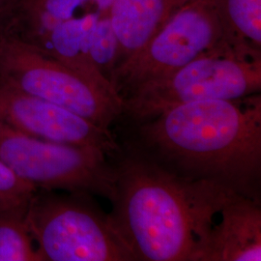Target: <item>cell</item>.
<instances>
[{
  "instance_id": "cell-5",
  "label": "cell",
  "mask_w": 261,
  "mask_h": 261,
  "mask_svg": "<svg viewBox=\"0 0 261 261\" xmlns=\"http://www.w3.org/2000/svg\"><path fill=\"white\" fill-rule=\"evenodd\" d=\"M261 91V59L232 49L200 56L175 72L142 84L122 98L132 123L150 118L178 105L236 100Z\"/></svg>"
},
{
  "instance_id": "cell-4",
  "label": "cell",
  "mask_w": 261,
  "mask_h": 261,
  "mask_svg": "<svg viewBox=\"0 0 261 261\" xmlns=\"http://www.w3.org/2000/svg\"><path fill=\"white\" fill-rule=\"evenodd\" d=\"M0 79L111 130L122 117L123 100L6 28L0 35Z\"/></svg>"
},
{
  "instance_id": "cell-12",
  "label": "cell",
  "mask_w": 261,
  "mask_h": 261,
  "mask_svg": "<svg viewBox=\"0 0 261 261\" xmlns=\"http://www.w3.org/2000/svg\"><path fill=\"white\" fill-rule=\"evenodd\" d=\"M28 205L0 209V261H41L27 225Z\"/></svg>"
},
{
  "instance_id": "cell-10",
  "label": "cell",
  "mask_w": 261,
  "mask_h": 261,
  "mask_svg": "<svg viewBox=\"0 0 261 261\" xmlns=\"http://www.w3.org/2000/svg\"><path fill=\"white\" fill-rule=\"evenodd\" d=\"M190 1L114 0L110 18L119 43L118 66L139 51L172 15Z\"/></svg>"
},
{
  "instance_id": "cell-11",
  "label": "cell",
  "mask_w": 261,
  "mask_h": 261,
  "mask_svg": "<svg viewBox=\"0 0 261 261\" xmlns=\"http://www.w3.org/2000/svg\"><path fill=\"white\" fill-rule=\"evenodd\" d=\"M234 50L261 59V0H213Z\"/></svg>"
},
{
  "instance_id": "cell-9",
  "label": "cell",
  "mask_w": 261,
  "mask_h": 261,
  "mask_svg": "<svg viewBox=\"0 0 261 261\" xmlns=\"http://www.w3.org/2000/svg\"><path fill=\"white\" fill-rule=\"evenodd\" d=\"M260 260V200L227 189L215 213L202 261Z\"/></svg>"
},
{
  "instance_id": "cell-6",
  "label": "cell",
  "mask_w": 261,
  "mask_h": 261,
  "mask_svg": "<svg viewBox=\"0 0 261 261\" xmlns=\"http://www.w3.org/2000/svg\"><path fill=\"white\" fill-rule=\"evenodd\" d=\"M229 49L234 50L214 1L191 0L139 51L115 69L112 87L123 98L140 85L169 75L200 56Z\"/></svg>"
},
{
  "instance_id": "cell-13",
  "label": "cell",
  "mask_w": 261,
  "mask_h": 261,
  "mask_svg": "<svg viewBox=\"0 0 261 261\" xmlns=\"http://www.w3.org/2000/svg\"><path fill=\"white\" fill-rule=\"evenodd\" d=\"M88 50L97 71L112 84L113 73L119 62V43L112 28L110 12L102 14L97 20L90 36Z\"/></svg>"
},
{
  "instance_id": "cell-15",
  "label": "cell",
  "mask_w": 261,
  "mask_h": 261,
  "mask_svg": "<svg viewBox=\"0 0 261 261\" xmlns=\"http://www.w3.org/2000/svg\"><path fill=\"white\" fill-rule=\"evenodd\" d=\"M19 0H0V35L7 28L8 19L16 12Z\"/></svg>"
},
{
  "instance_id": "cell-1",
  "label": "cell",
  "mask_w": 261,
  "mask_h": 261,
  "mask_svg": "<svg viewBox=\"0 0 261 261\" xmlns=\"http://www.w3.org/2000/svg\"><path fill=\"white\" fill-rule=\"evenodd\" d=\"M132 124L126 147L178 176L260 200V94L178 105Z\"/></svg>"
},
{
  "instance_id": "cell-7",
  "label": "cell",
  "mask_w": 261,
  "mask_h": 261,
  "mask_svg": "<svg viewBox=\"0 0 261 261\" xmlns=\"http://www.w3.org/2000/svg\"><path fill=\"white\" fill-rule=\"evenodd\" d=\"M110 158L99 148L41 140L0 122V160L37 189L85 193L111 200L114 170Z\"/></svg>"
},
{
  "instance_id": "cell-8",
  "label": "cell",
  "mask_w": 261,
  "mask_h": 261,
  "mask_svg": "<svg viewBox=\"0 0 261 261\" xmlns=\"http://www.w3.org/2000/svg\"><path fill=\"white\" fill-rule=\"evenodd\" d=\"M0 122L41 140L99 148L112 159L122 151L111 130L27 93L1 79Z\"/></svg>"
},
{
  "instance_id": "cell-14",
  "label": "cell",
  "mask_w": 261,
  "mask_h": 261,
  "mask_svg": "<svg viewBox=\"0 0 261 261\" xmlns=\"http://www.w3.org/2000/svg\"><path fill=\"white\" fill-rule=\"evenodd\" d=\"M36 190L0 160V209L28 204Z\"/></svg>"
},
{
  "instance_id": "cell-3",
  "label": "cell",
  "mask_w": 261,
  "mask_h": 261,
  "mask_svg": "<svg viewBox=\"0 0 261 261\" xmlns=\"http://www.w3.org/2000/svg\"><path fill=\"white\" fill-rule=\"evenodd\" d=\"M27 225L41 261H135L110 213L89 194L37 189Z\"/></svg>"
},
{
  "instance_id": "cell-2",
  "label": "cell",
  "mask_w": 261,
  "mask_h": 261,
  "mask_svg": "<svg viewBox=\"0 0 261 261\" xmlns=\"http://www.w3.org/2000/svg\"><path fill=\"white\" fill-rule=\"evenodd\" d=\"M112 222L135 261H202L226 188L178 176L128 147L114 157Z\"/></svg>"
}]
</instances>
